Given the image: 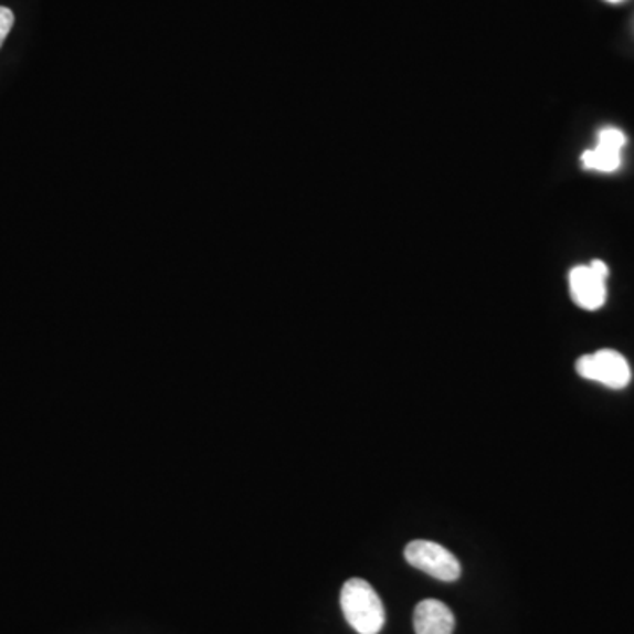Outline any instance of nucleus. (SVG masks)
<instances>
[{
	"instance_id": "nucleus-4",
	"label": "nucleus",
	"mask_w": 634,
	"mask_h": 634,
	"mask_svg": "<svg viewBox=\"0 0 634 634\" xmlns=\"http://www.w3.org/2000/svg\"><path fill=\"white\" fill-rule=\"evenodd\" d=\"M610 268L604 261L594 260L591 265L574 266L570 274L571 298L583 310H598L606 302V278Z\"/></svg>"
},
{
	"instance_id": "nucleus-6",
	"label": "nucleus",
	"mask_w": 634,
	"mask_h": 634,
	"mask_svg": "<svg viewBox=\"0 0 634 634\" xmlns=\"http://www.w3.org/2000/svg\"><path fill=\"white\" fill-rule=\"evenodd\" d=\"M416 634H453L455 617L446 604L437 600H425L414 610Z\"/></svg>"
},
{
	"instance_id": "nucleus-1",
	"label": "nucleus",
	"mask_w": 634,
	"mask_h": 634,
	"mask_svg": "<svg viewBox=\"0 0 634 634\" xmlns=\"http://www.w3.org/2000/svg\"><path fill=\"white\" fill-rule=\"evenodd\" d=\"M340 606L349 626L358 634H379L384 627L387 615L381 598L374 587L361 578H351L344 583Z\"/></svg>"
},
{
	"instance_id": "nucleus-7",
	"label": "nucleus",
	"mask_w": 634,
	"mask_h": 634,
	"mask_svg": "<svg viewBox=\"0 0 634 634\" xmlns=\"http://www.w3.org/2000/svg\"><path fill=\"white\" fill-rule=\"evenodd\" d=\"M14 25V14L13 11L4 6H0V49L4 44L6 38H8L9 32Z\"/></svg>"
},
{
	"instance_id": "nucleus-2",
	"label": "nucleus",
	"mask_w": 634,
	"mask_h": 634,
	"mask_svg": "<svg viewBox=\"0 0 634 634\" xmlns=\"http://www.w3.org/2000/svg\"><path fill=\"white\" fill-rule=\"evenodd\" d=\"M404 557L413 568L437 578L441 582H455L461 578L462 568L458 559L434 541L416 539L405 547Z\"/></svg>"
},
{
	"instance_id": "nucleus-3",
	"label": "nucleus",
	"mask_w": 634,
	"mask_h": 634,
	"mask_svg": "<svg viewBox=\"0 0 634 634\" xmlns=\"http://www.w3.org/2000/svg\"><path fill=\"white\" fill-rule=\"evenodd\" d=\"M577 372L583 379L600 382L612 390H624L631 382V367L621 352L613 349L585 355L577 361Z\"/></svg>"
},
{
	"instance_id": "nucleus-5",
	"label": "nucleus",
	"mask_w": 634,
	"mask_h": 634,
	"mask_svg": "<svg viewBox=\"0 0 634 634\" xmlns=\"http://www.w3.org/2000/svg\"><path fill=\"white\" fill-rule=\"evenodd\" d=\"M627 138L617 127H604L598 136V145L592 150L582 154V165L585 170L613 173L622 165V148L626 147Z\"/></svg>"
},
{
	"instance_id": "nucleus-8",
	"label": "nucleus",
	"mask_w": 634,
	"mask_h": 634,
	"mask_svg": "<svg viewBox=\"0 0 634 634\" xmlns=\"http://www.w3.org/2000/svg\"><path fill=\"white\" fill-rule=\"evenodd\" d=\"M606 2H612V4H617V2H622V0H606Z\"/></svg>"
}]
</instances>
